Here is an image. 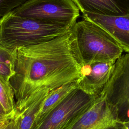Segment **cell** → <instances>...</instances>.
<instances>
[{"label": "cell", "instance_id": "13", "mask_svg": "<svg viewBox=\"0 0 129 129\" xmlns=\"http://www.w3.org/2000/svg\"><path fill=\"white\" fill-rule=\"evenodd\" d=\"M14 91L10 82L0 76V103L6 114L13 116L16 110Z\"/></svg>", "mask_w": 129, "mask_h": 129}, {"label": "cell", "instance_id": "16", "mask_svg": "<svg viewBox=\"0 0 129 129\" xmlns=\"http://www.w3.org/2000/svg\"><path fill=\"white\" fill-rule=\"evenodd\" d=\"M12 60L13 50L8 49L0 45V61L12 66Z\"/></svg>", "mask_w": 129, "mask_h": 129}, {"label": "cell", "instance_id": "12", "mask_svg": "<svg viewBox=\"0 0 129 129\" xmlns=\"http://www.w3.org/2000/svg\"><path fill=\"white\" fill-rule=\"evenodd\" d=\"M50 92H43L38 95L33 101L19 114L20 120L17 129H31L37 112L41 103Z\"/></svg>", "mask_w": 129, "mask_h": 129}, {"label": "cell", "instance_id": "4", "mask_svg": "<svg viewBox=\"0 0 129 129\" xmlns=\"http://www.w3.org/2000/svg\"><path fill=\"white\" fill-rule=\"evenodd\" d=\"M15 15L72 28L80 16L72 0H28L12 11Z\"/></svg>", "mask_w": 129, "mask_h": 129}, {"label": "cell", "instance_id": "9", "mask_svg": "<svg viewBox=\"0 0 129 129\" xmlns=\"http://www.w3.org/2000/svg\"><path fill=\"white\" fill-rule=\"evenodd\" d=\"M82 18L97 24L106 31L123 51L129 53V14L106 16L83 12Z\"/></svg>", "mask_w": 129, "mask_h": 129}, {"label": "cell", "instance_id": "3", "mask_svg": "<svg viewBox=\"0 0 129 129\" xmlns=\"http://www.w3.org/2000/svg\"><path fill=\"white\" fill-rule=\"evenodd\" d=\"M73 43L81 65L115 61L123 50L103 29L88 20L76 22L71 29Z\"/></svg>", "mask_w": 129, "mask_h": 129}, {"label": "cell", "instance_id": "8", "mask_svg": "<svg viewBox=\"0 0 129 129\" xmlns=\"http://www.w3.org/2000/svg\"><path fill=\"white\" fill-rule=\"evenodd\" d=\"M114 63L104 61L82 65L77 82V88L88 94L98 95L108 81Z\"/></svg>", "mask_w": 129, "mask_h": 129}, {"label": "cell", "instance_id": "11", "mask_svg": "<svg viewBox=\"0 0 129 129\" xmlns=\"http://www.w3.org/2000/svg\"><path fill=\"white\" fill-rule=\"evenodd\" d=\"M77 81L64 85L48 94L35 115L32 127L39 124L71 92L77 88Z\"/></svg>", "mask_w": 129, "mask_h": 129}, {"label": "cell", "instance_id": "18", "mask_svg": "<svg viewBox=\"0 0 129 129\" xmlns=\"http://www.w3.org/2000/svg\"><path fill=\"white\" fill-rule=\"evenodd\" d=\"M117 125L118 129H129V120L127 121H117Z\"/></svg>", "mask_w": 129, "mask_h": 129}, {"label": "cell", "instance_id": "17", "mask_svg": "<svg viewBox=\"0 0 129 129\" xmlns=\"http://www.w3.org/2000/svg\"><path fill=\"white\" fill-rule=\"evenodd\" d=\"M12 116H7L0 118V129H6L11 124L10 119Z\"/></svg>", "mask_w": 129, "mask_h": 129}, {"label": "cell", "instance_id": "15", "mask_svg": "<svg viewBox=\"0 0 129 129\" xmlns=\"http://www.w3.org/2000/svg\"><path fill=\"white\" fill-rule=\"evenodd\" d=\"M12 66L11 64L0 61V76L7 81L9 82L14 75Z\"/></svg>", "mask_w": 129, "mask_h": 129}, {"label": "cell", "instance_id": "20", "mask_svg": "<svg viewBox=\"0 0 129 129\" xmlns=\"http://www.w3.org/2000/svg\"><path fill=\"white\" fill-rule=\"evenodd\" d=\"M6 129H8V127H7V128H6Z\"/></svg>", "mask_w": 129, "mask_h": 129}, {"label": "cell", "instance_id": "21", "mask_svg": "<svg viewBox=\"0 0 129 129\" xmlns=\"http://www.w3.org/2000/svg\"><path fill=\"white\" fill-rule=\"evenodd\" d=\"M1 18V16H0V18Z\"/></svg>", "mask_w": 129, "mask_h": 129}, {"label": "cell", "instance_id": "19", "mask_svg": "<svg viewBox=\"0 0 129 129\" xmlns=\"http://www.w3.org/2000/svg\"><path fill=\"white\" fill-rule=\"evenodd\" d=\"M7 116H12L13 117V116H11V115L6 114V113L5 112L3 107L2 106V105L0 103V118H3V117H5Z\"/></svg>", "mask_w": 129, "mask_h": 129}, {"label": "cell", "instance_id": "2", "mask_svg": "<svg viewBox=\"0 0 129 129\" xmlns=\"http://www.w3.org/2000/svg\"><path fill=\"white\" fill-rule=\"evenodd\" d=\"M72 28L15 15L0 18V45L13 50L42 43L63 35Z\"/></svg>", "mask_w": 129, "mask_h": 129}, {"label": "cell", "instance_id": "10", "mask_svg": "<svg viewBox=\"0 0 129 129\" xmlns=\"http://www.w3.org/2000/svg\"><path fill=\"white\" fill-rule=\"evenodd\" d=\"M80 11L93 14L118 16L129 14V0H72Z\"/></svg>", "mask_w": 129, "mask_h": 129}, {"label": "cell", "instance_id": "7", "mask_svg": "<svg viewBox=\"0 0 129 129\" xmlns=\"http://www.w3.org/2000/svg\"><path fill=\"white\" fill-rule=\"evenodd\" d=\"M117 113L102 93L90 108L69 129H118Z\"/></svg>", "mask_w": 129, "mask_h": 129}, {"label": "cell", "instance_id": "5", "mask_svg": "<svg viewBox=\"0 0 129 129\" xmlns=\"http://www.w3.org/2000/svg\"><path fill=\"white\" fill-rule=\"evenodd\" d=\"M97 96L88 94L77 87L31 129H69L90 108Z\"/></svg>", "mask_w": 129, "mask_h": 129}, {"label": "cell", "instance_id": "1", "mask_svg": "<svg viewBox=\"0 0 129 129\" xmlns=\"http://www.w3.org/2000/svg\"><path fill=\"white\" fill-rule=\"evenodd\" d=\"M12 66L14 73L9 82L17 95L20 113L40 93L77 81L82 66L71 29L48 41L14 49Z\"/></svg>", "mask_w": 129, "mask_h": 129}, {"label": "cell", "instance_id": "14", "mask_svg": "<svg viewBox=\"0 0 129 129\" xmlns=\"http://www.w3.org/2000/svg\"><path fill=\"white\" fill-rule=\"evenodd\" d=\"M28 0H0V16L2 17Z\"/></svg>", "mask_w": 129, "mask_h": 129}, {"label": "cell", "instance_id": "6", "mask_svg": "<svg viewBox=\"0 0 129 129\" xmlns=\"http://www.w3.org/2000/svg\"><path fill=\"white\" fill-rule=\"evenodd\" d=\"M101 93L116 111L118 121L129 120V53L115 61Z\"/></svg>", "mask_w": 129, "mask_h": 129}]
</instances>
